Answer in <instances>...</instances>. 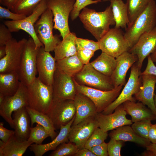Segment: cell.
<instances>
[{
  "label": "cell",
  "instance_id": "cell-1",
  "mask_svg": "<svg viewBox=\"0 0 156 156\" xmlns=\"http://www.w3.org/2000/svg\"><path fill=\"white\" fill-rule=\"evenodd\" d=\"M79 16L84 27L97 41L110 29V25L115 24L110 5L101 12L85 7Z\"/></svg>",
  "mask_w": 156,
  "mask_h": 156
},
{
  "label": "cell",
  "instance_id": "cell-2",
  "mask_svg": "<svg viewBox=\"0 0 156 156\" xmlns=\"http://www.w3.org/2000/svg\"><path fill=\"white\" fill-rule=\"evenodd\" d=\"M156 26V3L154 0H152L144 10L125 29L124 36L130 49L142 35L151 30Z\"/></svg>",
  "mask_w": 156,
  "mask_h": 156
},
{
  "label": "cell",
  "instance_id": "cell-3",
  "mask_svg": "<svg viewBox=\"0 0 156 156\" xmlns=\"http://www.w3.org/2000/svg\"><path fill=\"white\" fill-rule=\"evenodd\" d=\"M27 87L28 107L47 114L53 102L52 86L45 84L38 77Z\"/></svg>",
  "mask_w": 156,
  "mask_h": 156
},
{
  "label": "cell",
  "instance_id": "cell-4",
  "mask_svg": "<svg viewBox=\"0 0 156 156\" xmlns=\"http://www.w3.org/2000/svg\"><path fill=\"white\" fill-rule=\"evenodd\" d=\"M39 48L31 37L27 39L18 71L20 81L26 86L31 84L36 77L37 58Z\"/></svg>",
  "mask_w": 156,
  "mask_h": 156
},
{
  "label": "cell",
  "instance_id": "cell-5",
  "mask_svg": "<svg viewBox=\"0 0 156 156\" xmlns=\"http://www.w3.org/2000/svg\"><path fill=\"white\" fill-rule=\"evenodd\" d=\"M53 16L51 10L47 8L34 25L35 32L43 44L45 51H54L61 41L58 36L53 34Z\"/></svg>",
  "mask_w": 156,
  "mask_h": 156
},
{
  "label": "cell",
  "instance_id": "cell-6",
  "mask_svg": "<svg viewBox=\"0 0 156 156\" xmlns=\"http://www.w3.org/2000/svg\"><path fill=\"white\" fill-rule=\"evenodd\" d=\"M47 8V0H43L38 4L31 14L24 19L18 21H5L3 23L12 33L18 32L21 30L25 31L33 39L36 46L41 47L44 46L37 36L34 25Z\"/></svg>",
  "mask_w": 156,
  "mask_h": 156
},
{
  "label": "cell",
  "instance_id": "cell-7",
  "mask_svg": "<svg viewBox=\"0 0 156 156\" xmlns=\"http://www.w3.org/2000/svg\"><path fill=\"white\" fill-rule=\"evenodd\" d=\"M141 73L135 62L131 67L129 77L122 91L116 99L101 113L105 115L112 113L117 107L127 101L136 102V100L133 95L139 91L142 86Z\"/></svg>",
  "mask_w": 156,
  "mask_h": 156
},
{
  "label": "cell",
  "instance_id": "cell-8",
  "mask_svg": "<svg viewBox=\"0 0 156 156\" xmlns=\"http://www.w3.org/2000/svg\"><path fill=\"white\" fill-rule=\"evenodd\" d=\"M75 0H47V8L52 12L54 28L60 32L62 39L70 32L68 21Z\"/></svg>",
  "mask_w": 156,
  "mask_h": 156
},
{
  "label": "cell",
  "instance_id": "cell-9",
  "mask_svg": "<svg viewBox=\"0 0 156 156\" xmlns=\"http://www.w3.org/2000/svg\"><path fill=\"white\" fill-rule=\"evenodd\" d=\"M73 78L79 84L103 91L111 90L115 88L110 77L96 70L90 63L84 65Z\"/></svg>",
  "mask_w": 156,
  "mask_h": 156
},
{
  "label": "cell",
  "instance_id": "cell-10",
  "mask_svg": "<svg viewBox=\"0 0 156 156\" xmlns=\"http://www.w3.org/2000/svg\"><path fill=\"white\" fill-rule=\"evenodd\" d=\"M74 80L77 92L86 95L92 101L97 113H101L116 99L123 86L120 85L112 90L105 91L79 84L74 79Z\"/></svg>",
  "mask_w": 156,
  "mask_h": 156
},
{
  "label": "cell",
  "instance_id": "cell-11",
  "mask_svg": "<svg viewBox=\"0 0 156 156\" xmlns=\"http://www.w3.org/2000/svg\"><path fill=\"white\" fill-rule=\"evenodd\" d=\"M98 41L102 52L116 58L130 49L120 28L110 29Z\"/></svg>",
  "mask_w": 156,
  "mask_h": 156
},
{
  "label": "cell",
  "instance_id": "cell-12",
  "mask_svg": "<svg viewBox=\"0 0 156 156\" xmlns=\"http://www.w3.org/2000/svg\"><path fill=\"white\" fill-rule=\"evenodd\" d=\"M27 39L17 41L12 38L5 45L6 54L0 59V73L18 71L22 55Z\"/></svg>",
  "mask_w": 156,
  "mask_h": 156
},
{
  "label": "cell",
  "instance_id": "cell-13",
  "mask_svg": "<svg viewBox=\"0 0 156 156\" xmlns=\"http://www.w3.org/2000/svg\"><path fill=\"white\" fill-rule=\"evenodd\" d=\"M27 106H28V102L27 87L20 82L16 92L11 96L5 97L0 105V115L10 127L14 129L12 114L16 110Z\"/></svg>",
  "mask_w": 156,
  "mask_h": 156
},
{
  "label": "cell",
  "instance_id": "cell-14",
  "mask_svg": "<svg viewBox=\"0 0 156 156\" xmlns=\"http://www.w3.org/2000/svg\"><path fill=\"white\" fill-rule=\"evenodd\" d=\"M52 86L53 101L74 100L77 92L73 78L57 68Z\"/></svg>",
  "mask_w": 156,
  "mask_h": 156
},
{
  "label": "cell",
  "instance_id": "cell-15",
  "mask_svg": "<svg viewBox=\"0 0 156 156\" xmlns=\"http://www.w3.org/2000/svg\"><path fill=\"white\" fill-rule=\"evenodd\" d=\"M75 108L74 101L70 100L53 101L47 114L51 120L55 129L69 122L75 116Z\"/></svg>",
  "mask_w": 156,
  "mask_h": 156
},
{
  "label": "cell",
  "instance_id": "cell-16",
  "mask_svg": "<svg viewBox=\"0 0 156 156\" xmlns=\"http://www.w3.org/2000/svg\"><path fill=\"white\" fill-rule=\"evenodd\" d=\"M95 117L88 118L71 127L68 140L75 144L79 150L85 148L87 141L93 131L99 127Z\"/></svg>",
  "mask_w": 156,
  "mask_h": 156
},
{
  "label": "cell",
  "instance_id": "cell-17",
  "mask_svg": "<svg viewBox=\"0 0 156 156\" xmlns=\"http://www.w3.org/2000/svg\"><path fill=\"white\" fill-rule=\"evenodd\" d=\"M156 49V26L151 30L142 35L129 51L137 56V64L141 70L145 59Z\"/></svg>",
  "mask_w": 156,
  "mask_h": 156
},
{
  "label": "cell",
  "instance_id": "cell-18",
  "mask_svg": "<svg viewBox=\"0 0 156 156\" xmlns=\"http://www.w3.org/2000/svg\"><path fill=\"white\" fill-rule=\"evenodd\" d=\"M56 62L50 52L45 51L44 46L39 47L37 58L38 77L45 84L52 85L56 69Z\"/></svg>",
  "mask_w": 156,
  "mask_h": 156
},
{
  "label": "cell",
  "instance_id": "cell-19",
  "mask_svg": "<svg viewBox=\"0 0 156 156\" xmlns=\"http://www.w3.org/2000/svg\"><path fill=\"white\" fill-rule=\"evenodd\" d=\"M127 113L122 104L117 107L112 113L105 115L97 113L95 118L99 127L103 131L108 132L125 125L132 124L131 120L126 117Z\"/></svg>",
  "mask_w": 156,
  "mask_h": 156
},
{
  "label": "cell",
  "instance_id": "cell-20",
  "mask_svg": "<svg viewBox=\"0 0 156 156\" xmlns=\"http://www.w3.org/2000/svg\"><path fill=\"white\" fill-rule=\"evenodd\" d=\"M142 85L134 95L136 100L148 106L156 115V107L154 102L156 76L150 74L141 75Z\"/></svg>",
  "mask_w": 156,
  "mask_h": 156
},
{
  "label": "cell",
  "instance_id": "cell-21",
  "mask_svg": "<svg viewBox=\"0 0 156 156\" xmlns=\"http://www.w3.org/2000/svg\"><path fill=\"white\" fill-rule=\"evenodd\" d=\"M116 58V67L110 77L115 88L125 85L128 70L138 60L136 55L129 51L124 53Z\"/></svg>",
  "mask_w": 156,
  "mask_h": 156
},
{
  "label": "cell",
  "instance_id": "cell-22",
  "mask_svg": "<svg viewBox=\"0 0 156 156\" xmlns=\"http://www.w3.org/2000/svg\"><path fill=\"white\" fill-rule=\"evenodd\" d=\"M75 116L68 123L60 127L59 133L51 142L44 144H32L29 146L31 151L36 156H42L49 151L55 150L60 144L66 142L68 140L69 133Z\"/></svg>",
  "mask_w": 156,
  "mask_h": 156
},
{
  "label": "cell",
  "instance_id": "cell-23",
  "mask_svg": "<svg viewBox=\"0 0 156 156\" xmlns=\"http://www.w3.org/2000/svg\"><path fill=\"white\" fill-rule=\"evenodd\" d=\"M73 101L76 113L72 125H76L89 117H95L97 114L94 103L86 95L77 92Z\"/></svg>",
  "mask_w": 156,
  "mask_h": 156
},
{
  "label": "cell",
  "instance_id": "cell-24",
  "mask_svg": "<svg viewBox=\"0 0 156 156\" xmlns=\"http://www.w3.org/2000/svg\"><path fill=\"white\" fill-rule=\"evenodd\" d=\"M12 118L15 137L20 141L27 140L30 130V119L26 107L14 112Z\"/></svg>",
  "mask_w": 156,
  "mask_h": 156
},
{
  "label": "cell",
  "instance_id": "cell-25",
  "mask_svg": "<svg viewBox=\"0 0 156 156\" xmlns=\"http://www.w3.org/2000/svg\"><path fill=\"white\" fill-rule=\"evenodd\" d=\"M122 104L127 114L131 116L133 122L144 120H156V115L141 102L128 101Z\"/></svg>",
  "mask_w": 156,
  "mask_h": 156
},
{
  "label": "cell",
  "instance_id": "cell-26",
  "mask_svg": "<svg viewBox=\"0 0 156 156\" xmlns=\"http://www.w3.org/2000/svg\"><path fill=\"white\" fill-rule=\"evenodd\" d=\"M129 125H124L113 130L109 134L110 138L124 142H133L145 147L151 143L148 139L136 134Z\"/></svg>",
  "mask_w": 156,
  "mask_h": 156
},
{
  "label": "cell",
  "instance_id": "cell-27",
  "mask_svg": "<svg viewBox=\"0 0 156 156\" xmlns=\"http://www.w3.org/2000/svg\"><path fill=\"white\" fill-rule=\"evenodd\" d=\"M32 143L27 140L21 141L14 135L6 143L0 140V156H22Z\"/></svg>",
  "mask_w": 156,
  "mask_h": 156
},
{
  "label": "cell",
  "instance_id": "cell-28",
  "mask_svg": "<svg viewBox=\"0 0 156 156\" xmlns=\"http://www.w3.org/2000/svg\"><path fill=\"white\" fill-rule=\"evenodd\" d=\"M76 38L75 34L70 32L62 39L54 51L56 61L76 54Z\"/></svg>",
  "mask_w": 156,
  "mask_h": 156
},
{
  "label": "cell",
  "instance_id": "cell-29",
  "mask_svg": "<svg viewBox=\"0 0 156 156\" xmlns=\"http://www.w3.org/2000/svg\"><path fill=\"white\" fill-rule=\"evenodd\" d=\"M20 83L18 71L0 73V93L5 97L14 94Z\"/></svg>",
  "mask_w": 156,
  "mask_h": 156
},
{
  "label": "cell",
  "instance_id": "cell-30",
  "mask_svg": "<svg viewBox=\"0 0 156 156\" xmlns=\"http://www.w3.org/2000/svg\"><path fill=\"white\" fill-rule=\"evenodd\" d=\"M110 2L115 22V27L126 29L129 24L128 10L126 3L122 0H112Z\"/></svg>",
  "mask_w": 156,
  "mask_h": 156
},
{
  "label": "cell",
  "instance_id": "cell-31",
  "mask_svg": "<svg viewBox=\"0 0 156 156\" xmlns=\"http://www.w3.org/2000/svg\"><path fill=\"white\" fill-rule=\"evenodd\" d=\"M90 63L96 70L110 77L116 64V58L103 52L95 60Z\"/></svg>",
  "mask_w": 156,
  "mask_h": 156
},
{
  "label": "cell",
  "instance_id": "cell-32",
  "mask_svg": "<svg viewBox=\"0 0 156 156\" xmlns=\"http://www.w3.org/2000/svg\"><path fill=\"white\" fill-rule=\"evenodd\" d=\"M29 116L32 126L35 123L39 124L44 127L49 133L50 137L53 140L56 136V130L52 121L49 117L45 114L31 108L26 107Z\"/></svg>",
  "mask_w": 156,
  "mask_h": 156
},
{
  "label": "cell",
  "instance_id": "cell-33",
  "mask_svg": "<svg viewBox=\"0 0 156 156\" xmlns=\"http://www.w3.org/2000/svg\"><path fill=\"white\" fill-rule=\"evenodd\" d=\"M83 66L76 54L56 62L57 69L73 78L82 69Z\"/></svg>",
  "mask_w": 156,
  "mask_h": 156
},
{
  "label": "cell",
  "instance_id": "cell-34",
  "mask_svg": "<svg viewBox=\"0 0 156 156\" xmlns=\"http://www.w3.org/2000/svg\"><path fill=\"white\" fill-rule=\"evenodd\" d=\"M151 0H126V4L127 8L129 21L128 25L133 22Z\"/></svg>",
  "mask_w": 156,
  "mask_h": 156
},
{
  "label": "cell",
  "instance_id": "cell-35",
  "mask_svg": "<svg viewBox=\"0 0 156 156\" xmlns=\"http://www.w3.org/2000/svg\"><path fill=\"white\" fill-rule=\"evenodd\" d=\"M43 0H19L13 12L27 16L31 14L38 4Z\"/></svg>",
  "mask_w": 156,
  "mask_h": 156
},
{
  "label": "cell",
  "instance_id": "cell-36",
  "mask_svg": "<svg viewBox=\"0 0 156 156\" xmlns=\"http://www.w3.org/2000/svg\"><path fill=\"white\" fill-rule=\"evenodd\" d=\"M49 137H50L49 132L42 126L37 124L35 127H31L27 140L32 144H40Z\"/></svg>",
  "mask_w": 156,
  "mask_h": 156
},
{
  "label": "cell",
  "instance_id": "cell-37",
  "mask_svg": "<svg viewBox=\"0 0 156 156\" xmlns=\"http://www.w3.org/2000/svg\"><path fill=\"white\" fill-rule=\"evenodd\" d=\"M79 150L77 146L74 143L70 142L60 144L49 155L50 156H74Z\"/></svg>",
  "mask_w": 156,
  "mask_h": 156
},
{
  "label": "cell",
  "instance_id": "cell-38",
  "mask_svg": "<svg viewBox=\"0 0 156 156\" xmlns=\"http://www.w3.org/2000/svg\"><path fill=\"white\" fill-rule=\"evenodd\" d=\"M108 136L107 132L103 131L99 127L97 128L87 141L85 148L89 149L93 146L103 143Z\"/></svg>",
  "mask_w": 156,
  "mask_h": 156
},
{
  "label": "cell",
  "instance_id": "cell-39",
  "mask_svg": "<svg viewBox=\"0 0 156 156\" xmlns=\"http://www.w3.org/2000/svg\"><path fill=\"white\" fill-rule=\"evenodd\" d=\"M151 121L144 120L135 122L131 125V127L138 135L148 139V132L152 124Z\"/></svg>",
  "mask_w": 156,
  "mask_h": 156
},
{
  "label": "cell",
  "instance_id": "cell-40",
  "mask_svg": "<svg viewBox=\"0 0 156 156\" xmlns=\"http://www.w3.org/2000/svg\"><path fill=\"white\" fill-rule=\"evenodd\" d=\"M101 1V0H76L73 9L70 14L72 20H74L79 16L81 10L89 5L96 4Z\"/></svg>",
  "mask_w": 156,
  "mask_h": 156
},
{
  "label": "cell",
  "instance_id": "cell-41",
  "mask_svg": "<svg viewBox=\"0 0 156 156\" xmlns=\"http://www.w3.org/2000/svg\"><path fill=\"white\" fill-rule=\"evenodd\" d=\"M75 43L77 51L80 49H87L95 51L100 49L98 41L95 42L77 37Z\"/></svg>",
  "mask_w": 156,
  "mask_h": 156
},
{
  "label": "cell",
  "instance_id": "cell-42",
  "mask_svg": "<svg viewBox=\"0 0 156 156\" xmlns=\"http://www.w3.org/2000/svg\"><path fill=\"white\" fill-rule=\"evenodd\" d=\"M124 142L121 140L110 138L107 143L108 156H120V151Z\"/></svg>",
  "mask_w": 156,
  "mask_h": 156
},
{
  "label": "cell",
  "instance_id": "cell-43",
  "mask_svg": "<svg viewBox=\"0 0 156 156\" xmlns=\"http://www.w3.org/2000/svg\"><path fill=\"white\" fill-rule=\"evenodd\" d=\"M26 16H27L25 15L14 12L7 8L0 6V18L18 21L24 19Z\"/></svg>",
  "mask_w": 156,
  "mask_h": 156
},
{
  "label": "cell",
  "instance_id": "cell-44",
  "mask_svg": "<svg viewBox=\"0 0 156 156\" xmlns=\"http://www.w3.org/2000/svg\"><path fill=\"white\" fill-rule=\"evenodd\" d=\"M11 32L3 24L0 25V46L5 45L12 38Z\"/></svg>",
  "mask_w": 156,
  "mask_h": 156
},
{
  "label": "cell",
  "instance_id": "cell-45",
  "mask_svg": "<svg viewBox=\"0 0 156 156\" xmlns=\"http://www.w3.org/2000/svg\"><path fill=\"white\" fill-rule=\"evenodd\" d=\"M95 51L89 49H82L77 51L76 55L81 62L84 65L89 63Z\"/></svg>",
  "mask_w": 156,
  "mask_h": 156
},
{
  "label": "cell",
  "instance_id": "cell-46",
  "mask_svg": "<svg viewBox=\"0 0 156 156\" xmlns=\"http://www.w3.org/2000/svg\"><path fill=\"white\" fill-rule=\"evenodd\" d=\"M107 143L104 142L103 143L93 146L89 149L96 156H108L107 148Z\"/></svg>",
  "mask_w": 156,
  "mask_h": 156
},
{
  "label": "cell",
  "instance_id": "cell-47",
  "mask_svg": "<svg viewBox=\"0 0 156 156\" xmlns=\"http://www.w3.org/2000/svg\"><path fill=\"white\" fill-rule=\"evenodd\" d=\"M3 123H0V139L4 142L6 143L14 134V131L8 129L3 126Z\"/></svg>",
  "mask_w": 156,
  "mask_h": 156
},
{
  "label": "cell",
  "instance_id": "cell-48",
  "mask_svg": "<svg viewBox=\"0 0 156 156\" xmlns=\"http://www.w3.org/2000/svg\"><path fill=\"white\" fill-rule=\"evenodd\" d=\"M148 62L146 69L141 75L150 74L156 76V66L152 60L150 55L147 57Z\"/></svg>",
  "mask_w": 156,
  "mask_h": 156
},
{
  "label": "cell",
  "instance_id": "cell-49",
  "mask_svg": "<svg viewBox=\"0 0 156 156\" xmlns=\"http://www.w3.org/2000/svg\"><path fill=\"white\" fill-rule=\"evenodd\" d=\"M146 150L142 153L144 156H156V144L151 143L146 147Z\"/></svg>",
  "mask_w": 156,
  "mask_h": 156
},
{
  "label": "cell",
  "instance_id": "cell-50",
  "mask_svg": "<svg viewBox=\"0 0 156 156\" xmlns=\"http://www.w3.org/2000/svg\"><path fill=\"white\" fill-rule=\"evenodd\" d=\"M148 139L151 143L156 144V123L152 124L148 132Z\"/></svg>",
  "mask_w": 156,
  "mask_h": 156
},
{
  "label": "cell",
  "instance_id": "cell-51",
  "mask_svg": "<svg viewBox=\"0 0 156 156\" xmlns=\"http://www.w3.org/2000/svg\"><path fill=\"white\" fill-rule=\"evenodd\" d=\"M19 0H0V3L2 5L13 12L14 7Z\"/></svg>",
  "mask_w": 156,
  "mask_h": 156
},
{
  "label": "cell",
  "instance_id": "cell-52",
  "mask_svg": "<svg viewBox=\"0 0 156 156\" xmlns=\"http://www.w3.org/2000/svg\"><path fill=\"white\" fill-rule=\"evenodd\" d=\"M74 156H96L89 149L84 148L79 150Z\"/></svg>",
  "mask_w": 156,
  "mask_h": 156
},
{
  "label": "cell",
  "instance_id": "cell-53",
  "mask_svg": "<svg viewBox=\"0 0 156 156\" xmlns=\"http://www.w3.org/2000/svg\"><path fill=\"white\" fill-rule=\"evenodd\" d=\"M6 54L5 45L0 46V59L4 57Z\"/></svg>",
  "mask_w": 156,
  "mask_h": 156
},
{
  "label": "cell",
  "instance_id": "cell-54",
  "mask_svg": "<svg viewBox=\"0 0 156 156\" xmlns=\"http://www.w3.org/2000/svg\"><path fill=\"white\" fill-rule=\"evenodd\" d=\"M151 58L154 62L156 63V49L150 55Z\"/></svg>",
  "mask_w": 156,
  "mask_h": 156
},
{
  "label": "cell",
  "instance_id": "cell-55",
  "mask_svg": "<svg viewBox=\"0 0 156 156\" xmlns=\"http://www.w3.org/2000/svg\"><path fill=\"white\" fill-rule=\"evenodd\" d=\"M5 96L3 94L0 93V105H1L4 101Z\"/></svg>",
  "mask_w": 156,
  "mask_h": 156
},
{
  "label": "cell",
  "instance_id": "cell-56",
  "mask_svg": "<svg viewBox=\"0 0 156 156\" xmlns=\"http://www.w3.org/2000/svg\"><path fill=\"white\" fill-rule=\"evenodd\" d=\"M154 102L155 105L156 107V84L155 86V95L154 97Z\"/></svg>",
  "mask_w": 156,
  "mask_h": 156
},
{
  "label": "cell",
  "instance_id": "cell-57",
  "mask_svg": "<svg viewBox=\"0 0 156 156\" xmlns=\"http://www.w3.org/2000/svg\"><path fill=\"white\" fill-rule=\"evenodd\" d=\"M111 0H103V1L104 2H105V1H110Z\"/></svg>",
  "mask_w": 156,
  "mask_h": 156
}]
</instances>
